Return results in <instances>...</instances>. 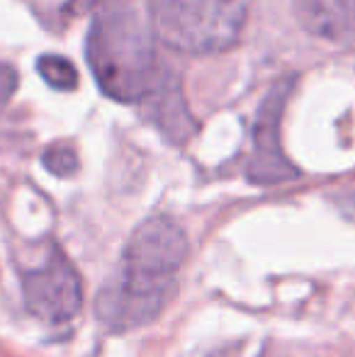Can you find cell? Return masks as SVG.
I'll list each match as a JSON object with an SVG mask.
<instances>
[{
  "mask_svg": "<svg viewBox=\"0 0 355 357\" xmlns=\"http://www.w3.org/2000/svg\"><path fill=\"white\" fill-rule=\"evenodd\" d=\"M188 258V236L168 216H151L134 229L122 260L95 299V314L109 331H134L161 316L178 291Z\"/></svg>",
  "mask_w": 355,
  "mask_h": 357,
  "instance_id": "1",
  "label": "cell"
},
{
  "mask_svg": "<svg viewBox=\"0 0 355 357\" xmlns=\"http://www.w3.org/2000/svg\"><path fill=\"white\" fill-rule=\"evenodd\" d=\"M90 71L117 102H137L153 88V27L139 0H107L93 17L86 42Z\"/></svg>",
  "mask_w": 355,
  "mask_h": 357,
  "instance_id": "2",
  "label": "cell"
},
{
  "mask_svg": "<svg viewBox=\"0 0 355 357\" xmlns=\"http://www.w3.org/2000/svg\"><path fill=\"white\" fill-rule=\"evenodd\" d=\"M153 34L183 54H219L239 42L248 0H146Z\"/></svg>",
  "mask_w": 355,
  "mask_h": 357,
  "instance_id": "3",
  "label": "cell"
},
{
  "mask_svg": "<svg viewBox=\"0 0 355 357\" xmlns=\"http://www.w3.org/2000/svg\"><path fill=\"white\" fill-rule=\"evenodd\" d=\"M24 306L47 324H66L83 309V280L61 248H52L42 265L22 275Z\"/></svg>",
  "mask_w": 355,
  "mask_h": 357,
  "instance_id": "4",
  "label": "cell"
},
{
  "mask_svg": "<svg viewBox=\"0 0 355 357\" xmlns=\"http://www.w3.org/2000/svg\"><path fill=\"white\" fill-rule=\"evenodd\" d=\"M292 83L285 80L270 90L266 102L258 109L256 129H253V153L248 160V180L256 185H278L297 178L299 170L289 163L280 146V117L289 98Z\"/></svg>",
  "mask_w": 355,
  "mask_h": 357,
  "instance_id": "5",
  "label": "cell"
},
{
  "mask_svg": "<svg viewBox=\"0 0 355 357\" xmlns=\"http://www.w3.org/2000/svg\"><path fill=\"white\" fill-rule=\"evenodd\" d=\"M304 32L333 44H355V0H292Z\"/></svg>",
  "mask_w": 355,
  "mask_h": 357,
  "instance_id": "6",
  "label": "cell"
},
{
  "mask_svg": "<svg viewBox=\"0 0 355 357\" xmlns=\"http://www.w3.org/2000/svg\"><path fill=\"white\" fill-rule=\"evenodd\" d=\"M37 71L44 78V83L54 90L68 93L78 85V71L68 59L56 56V54H44L37 59Z\"/></svg>",
  "mask_w": 355,
  "mask_h": 357,
  "instance_id": "7",
  "label": "cell"
},
{
  "mask_svg": "<svg viewBox=\"0 0 355 357\" xmlns=\"http://www.w3.org/2000/svg\"><path fill=\"white\" fill-rule=\"evenodd\" d=\"M44 168L56 178H71L78 170V155L73 151V146L68 144H52L42 155Z\"/></svg>",
  "mask_w": 355,
  "mask_h": 357,
  "instance_id": "8",
  "label": "cell"
},
{
  "mask_svg": "<svg viewBox=\"0 0 355 357\" xmlns=\"http://www.w3.org/2000/svg\"><path fill=\"white\" fill-rule=\"evenodd\" d=\"M15 88H17V73L13 66L0 61V107L13 98Z\"/></svg>",
  "mask_w": 355,
  "mask_h": 357,
  "instance_id": "9",
  "label": "cell"
}]
</instances>
